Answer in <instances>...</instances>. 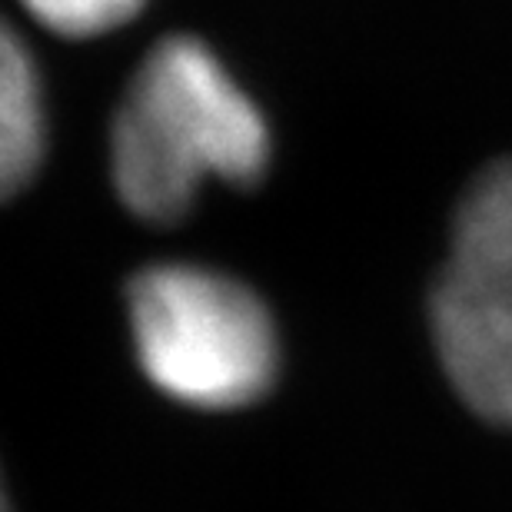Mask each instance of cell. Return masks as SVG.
I'll return each instance as SVG.
<instances>
[{
    "instance_id": "cell-3",
    "label": "cell",
    "mask_w": 512,
    "mask_h": 512,
    "mask_svg": "<svg viewBox=\"0 0 512 512\" xmlns=\"http://www.w3.org/2000/svg\"><path fill=\"white\" fill-rule=\"evenodd\" d=\"M429 320L456 393L512 429V157L486 163L459 197Z\"/></svg>"
},
{
    "instance_id": "cell-6",
    "label": "cell",
    "mask_w": 512,
    "mask_h": 512,
    "mask_svg": "<svg viewBox=\"0 0 512 512\" xmlns=\"http://www.w3.org/2000/svg\"><path fill=\"white\" fill-rule=\"evenodd\" d=\"M0 512H10V506H7V496H4V483H0Z\"/></svg>"
},
{
    "instance_id": "cell-1",
    "label": "cell",
    "mask_w": 512,
    "mask_h": 512,
    "mask_svg": "<svg viewBox=\"0 0 512 512\" xmlns=\"http://www.w3.org/2000/svg\"><path fill=\"white\" fill-rule=\"evenodd\" d=\"M273 163V127L210 40L170 30L143 50L107 130L117 200L143 223H180L203 183L250 190Z\"/></svg>"
},
{
    "instance_id": "cell-5",
    "label": "cell",
    "mask_w": 512,
    "mask_h": 512,
    "mask_svg": "<svg viewBox=\"0 0 512 512\" xmlns=\"http://www.w3.org/2000/svg\"><path fill=\"white\" fill-rule=\"evenodd\" d=\"M24 14L60 40H100L130 27L150 0H17Z\"/></svg>"
},
{
    "instance_id": "cell-2",
    "label": "cell",
    "mask_w": 512,
    "mask_h": 512,
    "mask_svg": "<svg viewBox=\"0 0 512 512\" xmlns=\"http://www.w3.org/2000/svg\"><path fill=\"white\" fill-rule=\"evenodd\" d=\"M127 310L147 380L183 406L243 409L276 380V323L237 276L200 263L143 266Z\"/></svg>"
},
{
    "instance_id": "cell-4",
    "label": "cell",
    "mask_w": 512,
    "mask_h": 512,
    "mask_svg": "<svg viewBox=\"0 0 512 512\" xmlns=\"http://www.w3.org/2000/svg\"><path fill=\"white\" fill-rule=\"evenodd\" d=\"M50 104L37 54L0 17V203L30 187L47 160Z\"/></svg>"
}]
</instances>
